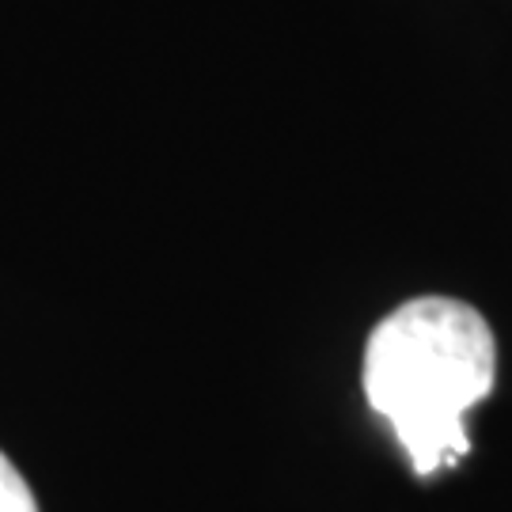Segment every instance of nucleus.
I'll return each instance as SVG.
<instances>
[{
  "label": "nucleus",
  "instance_id": "obj_1",
  "mask_svg": "<svg viewBox=\"0 0 512 512\" xmlns=\"http://www.w3.org/2000/svg\"><path fill=\"white\" fill-rule=\"evenodd\" d=\"M494 380V330L463 300L418 296L368 334L365 399L421 478L467 456V414L494 391Z\"/></svg>",
  "mask_w": 512,
  "mask_h": 512
},
{
  "label": "nucleus",
  "instance_id": "obj_2",
  "mask_svg": "<svg viewBox=\"0 0 512 512\" xmlns=\"http://www.w3.org/2000/svg\"><path fill=\"white\" fill-rule=\"evenodd\" d=\"M0 512H38L31 486L23 482V475L4 452H0Z\"/></svg>",
  "mask_w": 512,
  "mask_h": 512
}]
</instances>
